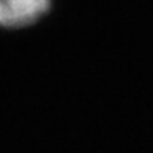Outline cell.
I'll use <instances>...</instances> for the list:
<instances>
[{"mask_svg":"<svg viewBox=\"0 0 153 153\" xmlns=\"http://www.w3.org/2000/svg\"><path fill=\"white\" fill-rule=\"evenodd\" d=\"M49 8L51 0H0V26H30L41 20Z\"/></svg>","mask_w":153,"mask_h":153,"instance_id":"1","label":"cell"}]
</instances>
